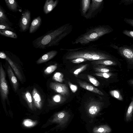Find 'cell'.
<instances>
[{"label":"cell","instance_id":"obj_1","mask_svg":"<svg viewBox=\"0 0 133 133\" xmlns=\"http://www.w3.org/2000/svg\"><path fill=\"white\" fill-rule=\"evenodd\" d=\"M72 29L71 24L67 23L51 30L34 39L32 43L33 46L44 49L58 46L61 40L71 32Z\"/></svg>","mask_w":133,"mask_h":133},{"label":"cell","instance_id":"obj_2","mask_svg":"<svg viewBox=\"0 0 133 133\" xmlns=\"http://www.w3.org/2000/svg\"><path fill=\"white\" fill-rule=\"evenodd\" d=\"M68 51L65 55L66 60L83 58L89 61L107 59L111 58L108 55L100 52L78 50L77 49H66Z\"/></svg>","mask_w":133,"mask_h":133},{"label":"cell","instance_id":"obj_3","mask_svg":"<svg viewBox=\"0 0 133 133\" xmlns=\"http://www.w3.org/2000/svg\"><path fill=\"white\" fill-rule=\"evenodd\" d=\"M109 27L102 26L92 28L84 34L80 35L72 42L73 44L80 43L87 44L90 42L98 39L102 36L112 31Z\"/></svg>","mask_w":133,"mask_h":133},{"label":"cell","instance_id":"obj_4","mask_svg":"<svg viewBox=\"0 0 133 133\" xmlns=\"http://www.w3.org/2000/svg\"><path fill=\"white\" fill-rule=\"evenodd\" d=\"M6 74L1 63H0V94L3 102L8 100L9 90L6 79Z\"/></svg>","mask_w":133,"mask_h":133},{"label":"cell","instance_id":"obj_5","mask_svg":"<svg viewBox=\"0 0 133 133\" xmlns=\"http://www.w3.org/2000/svg\"><path fill=\"white\" fill-rule=\"evenodd\" d=\"M31 21V12L28 10L24 12L21 18L19 26L21 31L24 32L28 29Z\"/></svg>","mask_w":133,"mask_h":133},{"label":"cell","instance_id":"obj_6","mask_svg":"<svg viewBox=\"0 0 133 133\" xmlns=\"http://www.w3.org/2000/svg\"><path fill=\"white\" fill-rule=\"evenodd\" d=\"M0 58L5 59L10 65L18 78L20 81L23 80V77L17 64L12 61L4 53L0 52Z\"/></svg>","mask_w":133,"mask_h":133},{"label":"cell","instance_id":"obj_7","mask_svg":"<svg viewBox=\"0 0 133 133\" xmlns=\"http://www.w3.org/2000/svg\"><path fill=\"white\" fill-rule=\"evenodd\" d=\"M50 87L56 92L61 94L63 95H68L69 94L68 88L65 84L51 82L50 84Z\"/></svg>","mask_w":133,"mask_h":133},{"label":"cell","instance_id":"obj_8","mask_svg":"<svg viewBox=\"0 0 133 133\" xmlns=\"http://www.w3.org/2000/svg\"><path fill=\"white\" fill-rule=\"evenodd\" d=\"M69 115L68 112L63 111L56 114L52 120V122H55L63 125L68 121Z\"/></svg>","mask_w":133,"mask_h":133},{"label":"cell","instance_id":"obj_9","mask_svg":"<svg viewBox=\"0 0 133 133\" xmlns=\"http://www.w3.org/2000/svg\"><path fill=\"white\" fill-rule=\"evenodd\" d=\"M6 71L10 81L14 90L16 91L18 87V83L11 67L9 65L7 66Z\"/></svg>","mask_w":133,"mask_h":133},{"label":"cell","instance_id":"obj_10","mask_svg":"<svg viewBox=\"0 0 133 133\" xmlns=\"http://www.w3.org/2000/svg\"><path fill=\"white\" fill-rule=\"evenodd\" d=\"M58 52L57 51L55 50H51L47 52L36 61V63L40 64L48 61L55 57Z\"/></svg>","mask_w":133,"mask_h":133},{"label":"cell","instance_id":"obj_11","mask_svg":"<svg viewBox=\"0 0 133 133\" xmlns=\"http://www.w3.org/2000/svg\"><path fill=\"white\" fill-rule=\"evenodd\" d=\"M58 2V0H46L43 7L44 13L47 14L51 11L57 6Z\"/></svg>","mask_w":133,"mask_h":133},{"label":"cell","instance_id":"obj_12","mask_svg":"<svg viewBox=\"0 0 133 133\" xmlns=\"http://www.w3.org/2000/svg\"><path fill=\"white\" fill-rule=\"evenodd\" d=\"M42 22V18L40 16H38L34 18L29 28V33L32 34L35 32L41 25Z\"/></svg>","mask_w":133,"mask_h":133},{"label":"cell","instance_id":"obj_13","mask_svg":"<svg viewBox=\"0 0 133 133\" xmlns=\"http://www.w3.org/2000/svg\"><path fill=\"white\" fill-rule=\"evenodd\" d=\"M32 96L35 105L38 108H41L42 105L41 98L40 95L35 88H33L32 90Z\"/></svg>","mask_w":133,"mask_h":133},{"label":"cell","instance_id":"obj_14","mask_svg":"<svg viewBox=\"0 0 133 133\" xmlns=\"http://www.w3.org/2000/svg\"><path fill=\"white\" fill-rule=\"evenodd\" d=\"M78 83L80 87L94 92L103 95V94L97 88L84 82L79 81Z\"/></svg>","mask_w":133,"mask_h":133},{"label":"cell","instance_id":"obj_15","mask_svg":"<svg viewBox=\"0 0 133 133\" xmlns=\"http://www.w3.org/2000/svg\"><path fill=\"white\" fill-rule=\"evenodd\" d=\"M111 129L107 125H101L95 127L93 129L94 133H109Z\"/></svg>","mask_w":133,"mask_h":133},{"label":"cell","instance_id":"obj_16","mask_svg":"<svg viewBox=\"0 0 133 133\" xmlns=\"http://www.w3.org/2000/svg\"><path fill=\"white\" fill-rule=\"evenodd\" d=\"M119 50L121 53L126 58L129 59H132L133 53L132 50L131 48L126 47L121 48Z\"/></svg>","mask_w":133,"mask_h":133},{"label":"cell","instance_id":"obj_17","mask_svg":"<svg viewBox=\"0 0 133 133\" xmlns=\"http://www.w3.org/2000/svg\"><path fill=\"white\" fill-rule=\"evenodd\" d=\"M100 110L99 106L97 104H93L88 107V112L90 116H93L96 115Z\"/></svg>","mask_w":133,"mask_h":133},{"label":"cell","instance_id":"obj_18","mask_svg":"<svg viewBox=\"0 0 133 133\" xmlns=\"http://www.w3.org/2000/svg\"><path fill=\"white\" fill-rule=\"evenodd\" d=\"M5 1L6 4L11 10L15 11L17 10L18 4L15 0H5Z\"/></svg>","mask_w":133,"mask_h":133},{"label":"cell","instance_id":"obj_19","mask_svg":"<svg viewBox=\"0 0 133 133\" xmlns=\"http://www.w3.org/2000/svg\"><path fill=\"white\" fill-rule=\"evenodd\" d=\"M0 34L14 38H16L17 37V35L15 33L8 30H0Z\"/></svg>","mask_w":133,"mask_h":133},{"label":"cell","instance_id":"obj_20","mask_svg":"<svg viewBox=\"0 0 133 133\" xmlns=\"http://www.w3.org/2000/svg\"><path fill=\"white\" fill-rule=\"evenodd\" d=\"M8 18L4 10L0 6V24L9 25L7 23Z\"/></svg>","mask_w":133,"mask_h":133},{"label":"cell","instance_id":"obj_21","mask_svg":"<svg viewBox=\"0 0 133 133\" xmlns=\"http://www.w3.org/2000/svg\"><path fill=\"white\" fill-rule=\"evenodd\" d=\"M37 121H34L31 119H27L23 120V125L27 127H31L35 126L37 123Z\"/></svg>","mask_w":133,"mask_h":133},{"label":"cell","instance_id":"obj_22","mask_svg":"<svg viewBox=\"0 0 133 133\" xmlns=\"http://www.w3.org/2000/svg\"><path fill=\"white\" fill-rule=\"evenodd\" d=\"M133 108V101H132L128 108L126 115V119L127 121L131 120Z\"/></svg>","mask_w":133,"mask_h":133},{"label":"cell","instance_id":"obj_23","mask_svg":"<svg viewBox=\"0 0 133 133\" xmlns=\"http://www.w3.org/2000/svg\"><path fill=\"white\" fill-rule=\"evenodd\" d=\"M25 98L29 108L31 109H32L33 108L32 98L30 93L28 91H27L25 92Z\"/></svg>","mask_w":133,"mask_h":133},{"label":"cell","instance_id":"obj_24","mask_svg":"<svg viewBox=\"0 0 133 133\" xmlns=\"http://www.w3.org/2000/svg\"><path fill=\"white\" fill-rule=\"evenodd\" d=\"M102 0H92V5L90 7V11H94V10L97 9L102 3Z\"/></svg>","mask_w":133,"mask_h":133},{"label":"cell","instance_id":"obj_25","mask_svg":"<svg viewBox=\"0 0 133 133\" xmlns=\"http://www.w3.org/2000/svg\"><path fill=\"white\" fill-rule=\"evenodd\" d=\"M63 75L62 73L57 72L53 75V79L56 81L62 82L63 81Z\"/></svg>","mask_w":133,"mask_h":133},{"label":"cell","instance_id":"obj_26","mask_svg":"<svg viewBox=\"0 0 133 133\" xmlns=\"http://www.w3.org/2000/svg\"><path fill=\"white\" fill-rule=\"evenodd\" d=\"M57 68V66L55 65H50L44 70V73L46 75L50 74L54 72Z\"/></svg>","mask_w":133,"mask_h":133},{"label":"cell","instance_id":"obj_27","mask_svg":"<svg viewBox=\"0 0 133 133\" xmlns=\"http://www.w3.org/2000/svg\"><path fill=\"white\" fill-rule=\"evenodd\" d=\"M90 0H84L82 1V11L83 13H85L89 7Z\"/></svg>","mask_w":133,"mask_h":133},{"label":"cell","instance_id":"obj_28","mask_svg":"<svg viewBox=\"0 0 133 133\" xmlns=\"http://www.w3.org/2000/svg\"><path fill=\"white\" fill-rule=\"evenodd\" d=\"M94 63L95 64H102L105 65H110L115 64L112 61L106 59L99 60L94 62Z\"/></svg>","mask_w":133,"mask_h":133},{"label":"cell","instance_id":"obj_29","mask_svg":"<svg viewBox=\"0 0 133 133\" xmlns=\"http://www.w3.org/2000/svg\"><path fill=\"white\" fill-rule=\"evenodd\" d=\"M110 93L112 96L120 100L123 99L122 96L118 91L114 90L111 91Z\"/></svg>","mask_w":133,"mask_h":133},{"label":"cell","instance_id":"obj_30","mask_svg":"<svg viewBox=\"0 0 133 133\" xmlns=\"http://www.w3.org/2000/svg\"><path fill=\"white\" fill-rule=\"evenodd\" d=\"M88 77L89 81L94 85L96 86L99 85V83L95 78L90 75H88Z\"/></svg>","mask_w":133,"mask_h":133},{"label":"cell","instance_id":"obj_31","mask_svg":"<svg viewBox=\"0 0 133 133\" xmlns=\"http://www.w3.org/2000/svg\"><path fill=\"white\" fill-rule=\"evenodd\" d=\"M87 65H83L79 68L76 69L74 72V74L75 75H77L82 71L84 70L86 68Z\"/></svg>","mask_w":133,"mask_h":133},{"label":"cell","instance_id":"obj_32","mask_svg":"<svg viewBox=\"0 0 133 133\" xmlns=\"http://www.w3.org/2000/svg\"><path fill=\"white\" fill-rule=\"evenodd\" d=\"M95 74L96 76L102 77L106 78H108L111 75L110 73L106 72H99L96 73Z\"/></svg>","mask_w":133,"mask_h":133},{"label":"cell","instance_id":"obj_33","mask_svg":"<svg viewBox=\"0 0 133 133\" xmlns=\"http://www.w3.org/2000/svg\"><path fill=\"white\" fill-rule=\"evenodd\" d=\"M86 59L83 58H78L71 60V62L74 63H79L86 61Z\"/></svg>","mask_w":133,"mask_h":133},{"label":"cell","instance_id":"obj_34","mask_svg":"<svg viewBox=\"0 0 133 133\" xmlns=\"http://www.w3.org/2000/svg\"><path fill=\"white\" fill-rule=\"evenodd\" d=\"M68 84L71 91L73 93H75L77 90V86L71 83L70 82H68Z\"/></svg>","mask_w":133,"mask_h":133},{"label":"cell","instance_id":"obj_35","mask_svg":"<svg viewBox=\"0 0 133 133\" xmlns=\"http://www.w3.org/2000/svg\"><path fill=\"white\" fill-rule=\"evenodd\" d=\"M53 99L55 102L59 103L61 101L62 97L60 95L57 94L53 97Z\"/></svg>","mask_w":133,"mask_h":133},{"label":"cell","instance_id":"obj_36","mask_svg":"<svg viewBox=\"0 0 133 133\" xmlns=\"http://www.w3.org/2000/svg\"><path fill=\"white\" fill-rule=\"evenodd\" d=\"M8 30L12 31L13 29L9 25L0 24V30Z\"/></svg>","mask_w":133,"mask_h":133},{"label":"cell","instance_id":"obj_37","mask_svg":"<svg viewBox=\"0 0 133 133\" xmlns=\"http://www.w3.org/2000/svg\"><path fill=\"white\" fill-rule=\"evenodd\" d=\"M96 70L98 72L103 73H108L110 71L109 69L105 68H98L96 69Z\"/></svg>","mask_w":133,"mask_h":133},{"label":"cell","instance_id":"obj_38","mask_svg":"<svg viewBox=\"0 0 133 133\" xmlns=\"http://www.w3.org/2000/svg\"><path fill=\"white\" fill-rule=\"evenodd\" d=\"M124 33L130 37L133 38V31H124Z\"/></svg>","mask_w":133,"mask_h":133}]
</instances>
